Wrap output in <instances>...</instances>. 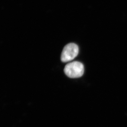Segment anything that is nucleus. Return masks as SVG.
<instances>
[{
	"mask_svg": "<svg viewBox=\"0 0 127 127\" xmlns=\"http://www.w3.org/2000/svg\"><path fill=\"white\" fill-rule=\"evenodd\" d=\"M79 47L76 44L69 43L63 48L61 56V60L63 62H68L73 60L78 56Z\"/></svg>",
	"mask_w": 127,
	"mask_h": 127,
	"instance_id": "f03ea898",
	"label": "nucleus"
},
{
	"mask_svg": "<svg viewBox=\"0 0 127 127\" xmlns=\"http://www.w3.org/2000/svg\"><path fill=\"white\" fill-rule=\"evenodd\" d=\"M64 71L66 75L69 78H79L84 74V65L80 62L74 61L66 65Z\"/></svg>",
	"mask_w": 127,
	"mask_h": 127,
	"instance_id": "f257e3e1",
	"label": "nucleus"
}]
</instances>
